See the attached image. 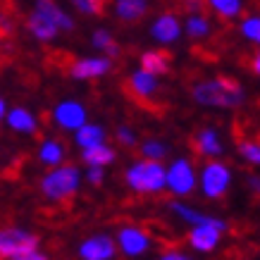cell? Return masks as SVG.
Listing matches in <instances>:
<instances>
[{
	"instance_id": "cell-23",
	"label": "cell",
	"mask_w": 260,
	"mask_h": 260,
	"mask_svg": "<svg viewBox=\"0 0 260 260\" xmlns=\"http://www.w3.org/2000/svg\"><path fill=\"white\" fill-rule=\"evenodd\" d=\"M167 210L177 217V220H181L184 224H201V222H205L210 215H203L198 213V208H193V205H186L184 201H170L167 203Z\"/></svg>"
},
{
	"instance_id": "cell-31",
	"label": "cell",
	"mask_w": 260,
	"mask_h": 260,
	"mask_svg": "<svg viewBox=\"0 0 260 260\" xmlns=\"http://www.w3.org/2000/svg\"><path fill=\"white\" fill-rule=\"evenodd\" d=\"M241 34L248 41L260 43V17H246L244 22H241Z\"/></svg>"
},
{
	"instance_id": "cell-9",
	"label": "cell",
	"mask_w": 260,
	"mask_h": 260,
	"mask_svg": "<svg viewBox=\"0 0 260 260\" xmlns=\"http://www.w3.org/2000/svg\"><path fill=\"white\" fill-rule=\"evenodd\" d=\"M117 241L115 237L105 234V232H98V234H91L79 244L77 248V255L79 260H115L117 258Z\"/></svg>"
},
{
	"instance_id": "cell-28",
	"label": "cell",
	"mask_w": 260,
	"mask_h": 260,
	"mask_svg": "<svg viewBox=\"0 0 260 260\" xmlns=\"http://www.w3.org/2000/svg\"><path fill=\"white\" fill-rule=\"evenodd\" d=\"M239 155L246 162L260 167V141H241L239 143Z\"/></svg>"
},
{
	"instance_id": "cell-4",
	"label": "cell",
	"mask_w": 260,
	"mask_h": 260,
	"mask_svg": "<svg viewBox=\"0 0 260 260\" xmlns=\"http://www.w3.org/2000/svg\"><path fill=\"white\" fill-rule=\"evenodd\" d=\"M232 186V167L220 158H210L198 172V189L205 198H222Z\"/></svg>"
},
{
	"instance_id": "cell-8",
	"label": "cell",
	"mask_w": 260,
	"mask_h": 260,
	"mask_svg": "<svg viewBox=\"0 0 260 260\" xmlns=\"http://www.w3.org/2000/svg\"><path fill=\"white\" fill-rule=\"evenodd\" d=\"M115 241H117V251L124 258H141L153 246V237L148 234V229H143L141 224H122Z\"/></svg>"
},
{
	"instance_id": "cell-12",
	"label": "cell",
	"mask_w": 260,
	"mask_h": 260,
	"mask_svg": "<svg viewBox=\"0 0 260 260\" xmlns=\"http://www.w3.org/2000/svg\"><path fill=\"white\" fill-rule=\"evenodd\" d=\"M112 70V60L108 55H101V57H79L70 64V77L74 81H93V79H101L105 74H110Z\"/></svg>"
},
{
	"instance_id": "cell-15",
	"label": "cell",
	"mask_w": 260,
	"mask_h": 260,
	"mask_svg": "<svg viewBox=\"0 0 260 260\" xmlns=\"http://www.w3.org/2000/svg\"><path fill=\"white\" fill-rule=\"evenodd\" d=\"M3 122L8 124L10 132L22 136H31L39 132V119H36V115L29 108H8Z\"/></svg>"
},
{
	"instance_id": "cell-2",
	"label": "cell",
	"mask_w": 260,
	"mask_h": 260,
	"mask_svg": "<svg viewBox=\"0 0 260 260\" xmlns=\"http://www.w3.org/2000/svg\"><path fill=\"white\" fill-rule=\"evenodd\" d=\"M81 181H84V172L79 167L72 162H60L55 167H48V172L39 179V191L50 203H64L72 196H77Z\"/></svg>"
},
{
	"instance_id": "cell-38",
	"label": "cell",
	"mask_w": 260,
	"mask_h": 260,
	"mask_svg": "<svg viewBox=\"0 0 260 260\" xmlns=\"http://www.w3.org/2000/svg\"><path fill=\"white\" fill-rule=\"evenodd\" d=\"M253 72H255V74H260V53L253 57Z\"/></svg>"
},
{
	"instance_id": "cell-22",
	"label": "cell",
	"mask_w": 260,
	"mask_h": 260,
	"mask_svg": "<svg viewBox=\"0 0 260 260\" xmlns=\"http://www.w3.org/2000/svg\"><path fill=\"white\" fill-rule=\"evenodd\" d=\"M170 55H167L165 50H146L141 55V70L150 72V74H155V77H165L167 72H170Z\"/></svg>"
},
{
	"instance_id": "cell-35",
	"label": "cell",
	"mask_w": 260,
	"mask_h": 260,
	"mask_svg": "<svg viewBox=\"0 0 260 260\" xmlns=\"http://www.w3.org/2000/svg\"><path fill=\"white\" fill-rule=\"evenodd\" d=\"M19 260H50V258H48L46 253H41L39 248H34V251H29L26 255H22Z\"/></svg>"
},
{
	"instance_id": "cell-24",
	"label": "cell",
	"mask_w": 260,
	"mask_h": 260,
	"mask_svg": "<svg viewBox=\"0 0 260 260\" xmlns=\"http://www.w3.org/2000/svg\"><path fill=\"white\" fill-rule=\"evenodd\" d=\"M184 31L189 34V39L201 41V39H205V36H210L213 26H210V22H208V17H205L203 12H191L186 24H184Z\"/></svg>"
},
{
	"instance_id": "cell-14",
	"label": "cell",
	"mask_w": 260,
	"mask_h": 260,
	"mask_svg": "<svg viewBox=\"0 0 260 260\" xmlns=\"http://www.w3.org/2000/svg\"><path fill=\"white\" fill-rule=\"evenodd\" d=\"M193 148H196L198 155L203 158H222L224 155V143L220 139V132L215 126H203L198 129L196 136H193Z\"/></svg>"
},
{
	"instance_id": "cell-10",
	"label": "cell",
	"mask_w": 260,
	"mask_h": 260,
	"mask_svg": "<svg viewBox=\"0 0 260 260\" xmlns=\"http://www.w3.org/2000/svg\"><path fill=\"white\" fill-rule=\"evenodd\" d=\"M53 122L62 132H77L84 122H88V110L81 101L64 98L53 108Z\"/></svg>"
},
{
	"instance_id": "cell-37",
	"label": "cell",
	"mask_w": 260,
	"mask_h": 260,
	"mask_svg": "<svg viewBox=\"0 0 260 260\" xmlns=\"http://www.w3.org/2000/svg\"><path fill=\"white\" fill-rule=\"evenodd\" d=\"M5 112H8V103H5V98L0 95V122L5 119Z\"/></svg>"
},
{
	"instance_id": "cell-6",
	"label": "cell",
	"mask_w": 260,
	"mask_h": 260,
	"mask_svg": "<svg viewBox=\"0 0 260 260\" xmlns=\"http://www.w3.org/2000/svg\"><path fill=\"white\" fill-rule=\"evenodd\" d=\"M41 237L24 227H0V260H19L39 248Z\"/></svg>"
},
{
	"instance_id": "cell-16",
	"label": "cell",
	"mask_w": 260,
	"mask_h": 260,
	"mask_svg": "<svg viewBox=\"0 0 260 260\" xmlns=\"http://www.w3.org/2000/svg\"><path fill=\"white\" fill-rule=\"evenodd\" d=\"M34 10L55 24L57 31H72L74 29V19L57 5L55 0H34Z\"/></svg>"
},
{
	"instance_id": "cell-30",
	"label": "cell",
	"mask_w": 260,
	"mask_h": 260,
	"mask_svg": "<svg viewBox=\"0 0 260 260\" xmlns=\"http://www.w3.org/2000/svg\"><path fill=\"white\" fill-rule=\"evenodd\" d=\"M72 5L79 10L81 15H103L105 0H72Z\"/></svg>"
},
{
	"instance_id": "cell-11",
	"label": "cell",
	"mask_w": 260,
	"mask_h": 260,
	"mask_svg": "<svg viewBox=\"0 0 260 260\" xmlns=\"http://www.w3.org/2000/svg\"><path fill=\"white\" fill-rule=\"evenodd\" d=\"M160 77L150 74L146 70H134L129 77H126V91L134 95L136 101H146V103H153L158 98L160 93Z\"/></svg>"
},
{
	"instance_id": "cell-27",
	"label": "cell",
	"mask_w": 260,
	"mask_h": 260,
	"mask_svg": "<svg viewBox=\"0 0 260 260\" xmlns=\"http://www.w3.org/2000/svg\"><path fill=\"white\" fill-rule=\"evenodd\" d=\"M139 153L143 158H150V160H165L170 155V146H167L162 139H146V141L139 143Z\"/></svg>"
},
{
	"instance_id": "cell-34",
	"label": "cell",
	"mask_w": 260,
	"mask_h": 260,
	"mask_svg": "<svg viewBox=\"0 0 260 260\" xmlns=\"http://www.w3.org/2000/svg\"><path fill=\"white\" fill-rule=\"evenodd\" d=\"M184 8L191 12H203L205 10V0H184Z\"/></svg>"
},
{
	"instance_id": "cell-20",
	"label": "cell",
	"mask_w": 260,
	"mask_h": 260,
	"mask_svg": "<svg viewBox=\"0 0 260 260\" xmlns=\"http://www.w3.org/2000/svg\"><path fill=\"white\" fill-rule=\"evenodd\" d=\"M74 134V143L79 148H88V146H95V143H103L108 139V132L103 124H95V122H84V124L72 132Z\"/></svg>"
},
{
	"instance_id": "cell-33",
	"label": "cell",
	"mask_w": 260,
	"mask_h": 260,
	"mask_svg": "<svg viewBox=\"0 0 260 260\" xmlns=\"http://www.w3.org/2000/svg\"><path fill=\"white\" fill-rule=\"evenodd\" d=\"M160 260H193V258H189L186 253L177 251V248H170V251H165L162 255H160Z\"/></svg>"
},
{
	"instance_id": "cell-1",
	"label": "cell",
	"mask_w": 260,
	"mask_h": 260,
	"mask_svg": "<svg viewBox=\"0 0 260 260\" xmlns=\"http://www.w3.org/2000/svg\"><path fill=\"white\" fill-rule=\"evenodd\" d=\"M191 95L203 108H239L244 103V88L232 77H215V79L196 81Z\"/></svg>"
},
{
	"instance_id": "cell-5",
	"label": "cell",
	"mask_w": 260,
	"mask_h": 260,
	"mask_svg": "<svg viewBox=\"0 0 260 260\" xmlns=\"http://www.w3.org/2000/svg\"><path fill=\"white\" fill-rule=\"evenodd\" d=\"M198 189V170L189 158H174L165 165V191L172 196L184 198Z\"/></svg>"
},
{
	"instance_id": "cell-18",
	"label": "cell",
	"mask_w": 260,
	"mask_h": 260,
	"mask_svg": "<svg viewBox=\"0 0 260 260\" xmlns=\"http://www.w3.org/2000/svg\"><path fill=\"white\" fill-rule=\"evenodd\" d=\"M117 153L112 146L108 143H95V146H88V148H81V162L86 167H108L115 162Z\"/></svg>"
},
{
	"instance_id": "cell-7",
	"label": "cell",
	"mask_w": 260,
	"mask_h": 260,
	"mask_svg": "<svg viewBox=\"0 0 260 260\" xmlns=\"http://www.w3.org/2000/svg\"><path fill=\"white\" fill-rule=\"evenodd\" d=\"M227 232V222L220 217H208L201 224H191L186 241L196 253H213L222 241V234Z\"/></svg>"
},
{
	"instance_id": "cell-36",
	"label": "cell",
	"mask_w": 260,
	"mask_h": 260,
	"mask_svg": "<svg viewBox=\"0 0 260 260\" xmlns=\"http://www.w3.org/2000/svg\"><path fill=\"white\" fill-rule=\"evenodd\" d=\"M248 186H251L255 193H260V177H248Z\"/></svg>"
},
{
	"instance_id": "cell-32",
	"label": "cell",
	"mask_w": 260,
	"mask_h": 260,
	"mask_svg": "<svg viewBox=\"0 0 260 260\" xmlns=\"http://www.w3.org/2000/svg\"><path fill=\"white\" fill-rule=\"evenodd\" d=\"M84 179H86L91 186H103V181H105V167H86Z\"/></svg>"
},
{
	"instance_id": "cell-26",
	"label": "cell",
	"mask_w": 260,
	"mask_h": 260,
	"mask_svg": "<svg viewBox=\"0 0 260 260\" xmlns=\"http://www.w3.org/2000/svg\"><path fill=\"white\" fill-rule=\"evenodd\" d=\"M205 5L222 19H234L244 10V0H205Z\"/></svg>"
},
{
	"instance_id": "cell-19",
	"label": "cell",
	"mask_w": 260,
	"mask_h": 260,
	"mask_svg": "<svg viewBox=\"0 0 260 260\" xmlns=\"http://www.w3.org/2000/svg\"><path fill=\"white\" fill-rule=\"evenodd\" d=\"M26 29H29V34H31L36 41H41V43H50V41L60 34L55 24L50 22V19H46L43 15H39L36 10H34L31 15H29V19H26Z\"/></svg>"
},
{
	"instance_id": "cell-25",
	"label": "cell",
	"mask_w": 260,
	"mask_h": 260,
	"mask_svg": "<svg viewBox=\"0 0 260 260\" xmlns=\"http://www.w3.org/2000/svg\"><path fill=\"white\" fill-rule=\"evenodd\" d=\"M91 43H93L95 50H101L103 55H108V57L119 55V43L115 41V36L108 29H95L93 36H91Z\"/></svg>"
},
{
	"instance_id": "cell-17",
	"label": "cell",
	"mask_w": 260,
	"mask_h": 260,
	"mask_svg": "<svg viewBox=\"0 0 260 260\" xmlns=\"http://www.w3.org/2000/svg\"><path fill=\"white\" fill-rule=\"evenodd\" d=\"M36 158L43 167H55L67 160V146L62 139H43L36 148Z\"/></svg>"
},
{
	"instance_id": "cell-3",
	"label": "cell",
	"mask_w": 260,
	"mask_h": 260,
	"mask_svg": "<svg viewBox=\"0 0 260 260\" xmlns=\"http://www.w3.org/2000/svg\"><path fill=\"white\" fill-rule=\"evenodd\" d=\"M124 184L129 191L139 196H158L165 191V165L162 160L141 158L126 165L124 170Z\"/></svg>"
},
{
	"instance_id": "cell-21",
	"label": "cell",
	"mask_w": 260,
	"mask_h": 260,
	"mask_svg": "<svg viewBox=\"0 0 260 260\" xmlns=\"http://www.w3.org/2000/svg\"><path fill=\"white\" fill-rule=\"evenodd\" d=\"M148 12V0H115V15L124 24L139 22Z\"/></svg>"
},
{
	"instance_id": "cell-13",
	"label": "cell",
	"mask_w": 260,
	"mask_h": 260,
	"mask_svg": "<svg viewBox=\"0 0 260 260\" xmlns=\"http://www.w3.org/2000/svg\"><path fill=\"white\" fill-rule=\"evenodd\" d=\"M181 31H184V26H181L179 17L172 15V12H162L155 22L150 24V36L162 46H170L174 41H179Z\"/></svg>"
},
{
	"instance_id": "cell-39",
	"label": "cell",
	"mask_w": 260,
	"mask_h": 260,
	"mask_svg": "<svg viewBox=\"0 0 260 260\" xmlns=\"http://www.w3.org/2000/svg\"><path fill=\"white\" fill-rule=\"evenodd\" d=\"M0 46H3V36H0Z\"/></svg>"
},
{
	"instance_id": "cell-29",
	"label": "cell",
	"mask_w": 260,
	"mask_h": 260,
	"mask_svg": "<svg viewBox=\"0 0 260 260\" xmlns=\"http://www.w3.org/2000/svg\"><path fill=\"white\" fill-rule=\"evenodd\" d=\"M115 141H117L122 148H134V146H139V134H136L132 126L119 124L117 129H115Z\"/></svg>"
}]
</instances>
